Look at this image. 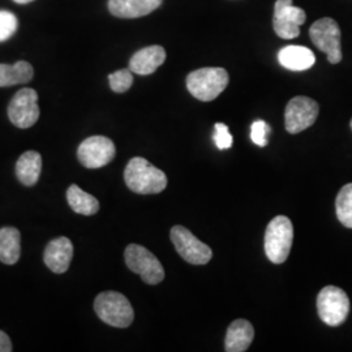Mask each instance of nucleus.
Listing matches in <instances>:
<instances>
[{"label":"nucleus","mask_w":352,"mask_h":352,"mask_svg":"<svg viewBox=\"0 0 352 352\" xmlns=\"http://www.w3.org/2000/svg\"><path fill=\"white\" fill-rule=\"evenodd\" d=\"M126 187L139 195L161 193L167 187V176L145 158L135 157L124 171Z\"/></svg>","instance_id":"nucleus-1"},{"label":"nucleus","mask_w":352,"mask_h":352,"mask_svg":"<svg viewBox=\"0 0 352 352\" xmlns=\"http://www.w3.org/2000/svg\"><path fill=\"white\" fill-rule=\"evenodd\" d=\"M94 311L104 324L120 329L131 327L135 318L129 300L124 295L115 291L101 292L96 298Z\"/></svg>","instance_id":"nucleus-2"},{"label":"nucleus","mask_w":352,"mask_h":352,"mask_svg":"<svg viewBox=\"0 0 352 352\" xmlns=\"http://www.w3.org/2000/svg\"><path fill=\"white\" fill-rule=\"evenodd\" d=\"M294 240V227L287 217L278 215L266 227L265 253L273 264H283L289 257Z\"/></svg>","instance_id":"nucleus-3"},{"label":"nucleus","mask_w":352,"mask_h":352,"mask_svg":"<svg viewBox=\"0 0 352 352\" xmlns=\"http://www.w3.org/2000/svg\"><path fill=\"white\" fill-rule=\"evenodd\" d=\"M230 77L223 68H200L187 76L189 93L202 102L214 101L228 85Z\"/></svg>","instance_id":"nucleus-4"},{"label":"nucleus","mask_w":352,"mask_h":352,"mask_svg":"<svg viewBox=\"0 0 352 352\" xmlns=\"http://www.w3.org/2000/svg\"><path fill=\"white\" fill-rule=\"evenodd\" d=\"M317 312L329 327H340L350 312V299L340 287L327 286L317 296Z\"/></svg>","instance_id":"nucleus-5"},{"label":"nucleus","mask_w":352,"mask_h":352,"mask_svg":"<svg viewBox=\"0 0 352 352\" xmlns=\"http://www.w3.org/2000/svg\"><path fill=\"white\" fill-rule=\"evenodd\" d=\"M124 258L128 269L139 274L145 283L158 285L164 280V266L145 247L139 244H129L124 252Z\"/></svg>","instance_id":"nucleus-6"},{"label":"nucleus","mask_w":352,"mask_h":352,"mask_svg":"<svg viewBox=\"0 0 352 352\" xmlns=\"http://www.w3.org/2000/svg\"><path fill=\"white\" fill-rule=\"evenodd\" d=\"M309 36L316 47L327 54L329 63H340L342 60L340 29L336 20L330 17L317 20L309 29Z\"/></svg>","instance_id":"nucleus-7"},{"label":"nucleus","mask_w":352,"mask_h":352,"mask_svg":"<svg viewBox=\"0 0 352 352\" xmlns=\"http://www.w3.org/2000/svg\"><path fill=\"white\" fill-rule=\"evenodd\" d=\"M170 238L175 245L176 252L189 264H208L213 257L210 247L202 243L201 240L197 239L186 227H173Z\"/></svg>","instance_id":"nucleus-8"},{"label":"nucleus","mask_w":352,"mask_h":352,"mask_svg":"<svg viewBox=\"0 0 352 352\" xmlns=\"http://www.w3.org/2000/svg\"><path fill=\"white\" fill-rule=\"evenodd\" d=\"M8 118L13 126L21 129L34 126L39 118L37 91L30 88L19 90L8 104Z\"/></svg>","instance_id":"nucleus-9"},{"label":"nucleus","mask_w":352,"mask_h":352,"mask_svg":"<svg viewBox=\"0 0 352 352\" xmlns=\"http://www.w3.org/2000/svg\"><path fill=\"white\" fill-rule=\"evenodd\" d=\"M116 148L111 140L104 136H91L82 141L77 149L80 164L87 168H101L115 158Z\"/></svg>","instance_id":"nucleus-10"},{"label":"nucleus","mask_w":352,"mask_h":352,"mask_svg":"<svg viewBox=\"0 0 352 352\" xmlns=\"http://www.w3.org/2000/svg\"><path fill=\"white\" fill-rule=\"evenodd\" d=\"M318 103L308 97H295L289 102L285 113V124L289 133L296 135L315 124L318 116Z\"/></svg>","instance_id":"nucleus-11"},{"label":"nucleus","mask_w":352,"mask_h":352,"mask_svg":"<svg viewBox=\"0 0 352 352\" xmlns=\"http://www.w3.org/2000/svg\"><path fill=\"white\" fill-rule=\"evenodd\" d=\"M307 14L304 10L295 7L292 0H277L274 7L273 28L278 37L294 39L299 37L300 26L305 23Z\"/></svg>","instance_id":"nucleus-12"},{"label":"nucleus","mask_w":352,"mask_h":352,"mask_svg":"<svg viewBox=\"0 0 352 352\" xmlns=\"http://www.w3.org/2000/svg\"><path fill=\"white\" fill-rule=\"evenodd\" d=\"M72 258H74V244L65 236L51 240L43 254L45 264L51 272L56 274L65 273L71 265Z\"/></svg>","instance_id":"nucleus-13"},{"label":"nucleus","mask_w":352,"mask_h":352,"mask_svg":"<svg viewBox=\"0 0 352 352\" xmlns=\"http://www.w3.org/2000/svg\"><path fill=\"white\" fill-rule=\"evenodd\" d=\"M166 60V51L162 46H149L135 52L129 60V69L140 76L154 74Z\"/></svg>","instance_id":"nucleus-14"},{"label":"nucleus","mask_w":352,"mask_h":352,"mask_svg":"<svg viewBox=\"0 0 352 352\" xmlns=\"http://www.w3.org/2000/svg\"><path fill=\"white\" fill-rule=\"evenodd\" d=\"M164 0H109V11L115 17L138 19L161 7Z\"/></svg>","instance_id":"nucleus-15"},{"label":"nucleus","mask_w":352,"mask_h":352,"mask_svg":"<svg viewBox=\"0 0 352 352\" xmlns=\"http://www.w3.org/2000/svg\"><path fill=\"white\" fill-rule=\"evenodd\" d=\"M278 60L282 67L289 71L302 72L312 68L316 63L315 54L304 46H286L278 54Z\"/></svg>","instance_id":"nucleus-16"},{"label":"nucleus","mask_w":352,"mask_h":352,"mask_svg":"<svg viewBox=\"0 0 352 352\" xmlns=\"http://www.w3.org/2000/svg\"><path fill=\"white\" fill-rule=\"evenodd\" d=\"M254 338V329L247 320H236L227 329L225 350L227 352L247 351Z\"/></svg>","instance_id":"nucleus-17"},{"label":"nucleus","mask_w":352,"mask_h":352,"mask_svg":"<svg viewBox=\"0 0 352 352\" xmlns=\"http://www.w3.org/2000/svg\"><path fill=\"white\" fill-rule=\"evenodd\" d=\"M42 171V157L36 151H25L16 164V175L21 184L33 187L37 184Z\"/></svg>","instance_id":"nucleus-18"},{"label":"nucleus","mask_w":352,"mask_h":352,"mask_svg":"<svg viewBox=\"0 0 352 352\" xmlns=\"http://www.w3.org/2000/svg\"><path fill=\"white\" fill-rule=\"evenodd\" d=\"M21 256V235L14 227L0 228V261L14 265Z\"/></svg>","instance_id":"nucleus-19"},{"label":"nucleus","mask_w":352,"mask_h":352,"mask_svg":"<svg viewBox=\"0 0 352 352\" xmlns=\"http://www.w3.org/2000/svg\"><path fill=\"white\" fill-rule=\"evenodd\" d=\"M34 76V69L30 63L20 60L17 63L0 64V88L13 87L17 84H26Z\"/></svg>","instance_id":"nucleus-20"},{"label":"nucleus","mask_w":352,"mask_h":352,"mask_svg":"<svg viewBox=\"0 0 352 352\" xmlns=\"http://www.w3.org/2000/svg\"><path fill=\"white\" fill-rule=\"evenodd\" d=\"M67 201L71 209L77 214L94 215L100 210L98 200L76 184H72L67 190Z\"/></svg>","instance_id":"nucleus-21"},{"label":"nucleus","mask_w":352,"mask_h":352,"mask_svg":"<svg viewBox=\"0 0 352 352\" xmlns=\"http://www.w3.org/2000/svg\"><path fill=\"white\" fill-rule=\"evenodd\" d=\"M336 210L340 223L352 228V183L340 189L336 200Z\"/></svg>","instance_id":"nucleus-22"},{"label":"nucleus","mask_w":352,"mask_h":352,"mask_svg":"<svg viewBox=\"0 0 352 352\" xmlns=\"http://www.w3.org/2000/svg\"><path fill=\"white\" fill-rule=\"evenodd\" d=\"M132 74L133 72L128 68V69L116 71L109 76V82H110L111 90L115 93H126V90H129L133 84Z\"/></svg>","instance_id":"nucleus-23"},{"label":"nucleus","mask_w":352,"mask_h":352,"mask_svg":"<svg viewBox=\"0 0 352 352\" xmlns=\"http://www.w3.org/2000/svg\"><path fill=\"white\" fill-rule=\"evenodd\" d=\"M17 17L8 11H0V42L12 37L17 30Z\"/></svg>","instance_id":"nucleus-24"},{"label":"nucleus","mask_w":352,"mask_h":352,"mask_svg":"<svg viewBox=\"0 0 352 352\" xmlns=\"http://www.w3.org/2000/svg\"><path fill=\"white\" fill-rule=\"evenodd\" d=\"M272 129L270 126L264 122V120H256L251 126V139L253 144H256L257 146L264 148L269 142V135H270Z\"/></svg>","instance_id":"nucleus-25"},{"label":"nucleus","mask_w":352,"mask_h":352,"mask_svg":"<svg viewBox=\"0 0 352 352\" xmlns=\"http://www.w3.org/2000/svg\"><path fill=\"white\" fill-rule=\"evenodd\" d=\"M213 140L217 148L221 149V151L230 149L234 144L232 135L228 132V126L223 124V123H217L214 126Z\"/></svg>","instance_id":"nucleus-26"},{"label":"nucleus","mask_w":352,"mask_h":352,"mask_svg":"<svg viewBox=\"0 0 352 352\" xmlns=\"http://www.w3.org/2000/svg\"><path fill=\"white\" fill-rule=\"evenodd\" d=\"M11 351H12V342L4 331L0 330V352Z\"/></svg>","instance_id":"nucleus-27"},{"label":"nucleus","mask_w":352,"mask_h":352,"mask_svg":"<svg viewBox=\"0 0 352 352\" xmlns=\"http://www.w3.org/2000/svg\"><path fill=\"white\" fill-rule=\"evenodd\" d=\"M14 3H19V4H28L30 1H34V0H13Z\"/></svg>","instance_id":"nucleus-28"},{"label":"nucleus","mask_w":352,"mask_h":352,"mask_svg":"<svg viewBox=\"0 0 352 352\" xmlns=\"http://www.w3.org/2000/svg\"><path fill=\"white\" fill-rule=\"evenodd\" d=\"M351 129H352V119H351Z\"/></svg>","instance_id":"nucleus-29"}]
</instances>
